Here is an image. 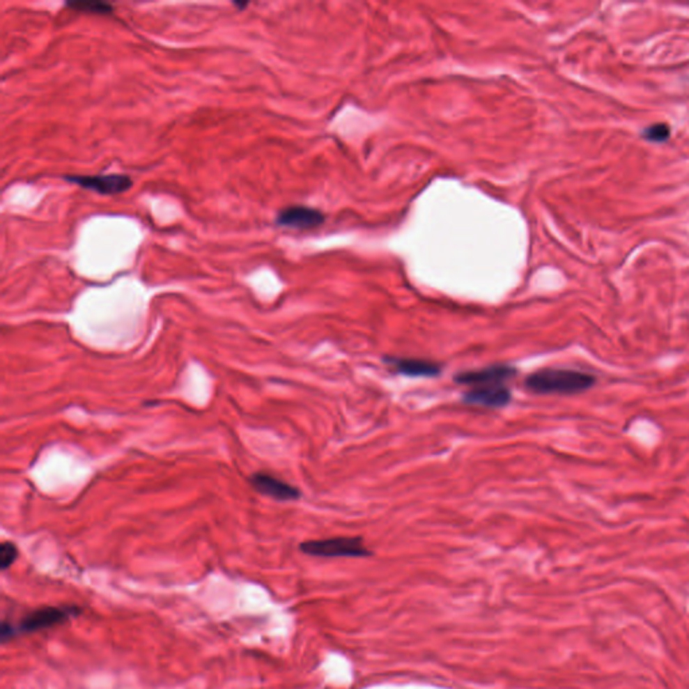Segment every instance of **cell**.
<instances>
[{
    "mask_svg": "<svg viewBox=\"0 0 689 689\" xmlns=\"http://www.w3.org/2000/svg\"><path fill=\"white\" fill-rule=\"evenodd\" d=\"M595 376L575 369L545 368L525 378V388L536 394H576L595 385Z\"/></svg>",
    "mask_w": 689,
    "mask_h": 689,
    "instance_id": "6da1fadb",
    "label": "cell"
},
{
    "mask_svg": "<svg viewBox=\"0 0 689 689\" xmlns=\"http://www.w3.org/2000/svg\"><path fill=\"white\" fill-rule=\"evenodd\" d=\"M299 550L316 557H368L372 555L362 537H332L323 540H309L300 544Z\"/></svg>",
    "mask_w": 689,
    "mask_h": 689,
    "instance_id": "7a4b0ae2",
    "label": "cell"
},
{
    "mask_svg": "<svg viewBox=\"0 0 689 689\" xmlns=\"http://www.w3.org/2000/svg\"><path fill=\"white\" fill-rule=\"evenodd\" d=\"M79 609L77 606H46L27 614L18 625H13V635H18L20 633H34V631L45 630L59 624L69 621L70 618L79 615Z\"/></svg>",
    "mask_w": 689,
    "mask_h": 689,
    "instance_id": "3957f363",
    "label": "cell"
},
{
    "mask_svg": "<svg viewBox=\"0 0 689 689\" xmlns=\"http://www.w3.org/2000/svg\"><path fill=\"white\" fill-rule=\"evenodd\" d=\"M517 369L509 364H493L489 366L465 371L454 376V382L467 387H481L490 384H506L508 380L516 377Z\"/></svg>",
    "mask_w": 689,
    "mask_h": 689,
    "instance_id": "277c9868",
    "label": "cell"
},
{
    "mask_svg": "<svg viewBox=\"0 0 689 689\" xmlns=\"http://www.w3.org/2000/svg\"><path fill=\"white\" fill-rule=\"evenodd\" d=\"M65 179L82 189L96 192L102 196L121 194L132 187V179L124 174L111 176H65Z\"/></svg>",
    "mask_w": 689,
    "mask_h": 689,
    "instance_id": "5b68a950",
    "label": "cell"
},
{
    "mask_svg": "<svg viewBox=\"0 0 689 689\" xmlns=\"http://www.w3.org/2000/svg\"><path fill=\"white\" fill-rule=\"evenodd\" d=\"M512 392L506 384H490L473 387L462 396V401L467 405H478L485 408H501L511 403Z\"/></svg>",
    "mask_w": 689,
    "mask_h": 689,
    "instance_id": "8992f818",
    "label": "cell"
},
{
    "mask_svg": "<svg viewBox=\"0 0 689 689\" xmlns=\"http://www.w3.org/2000/svg\"><path fill=\"white\" fill-rule=\"evenodd\" d=\"M249 483L257 493L276 501H295L300 498L297 488L276 478L272 474L257 472L249 477Z\"/></svg>",
    "mask_w": 689,
    "mask_h": 689,
    "instance_id": "52a82bcc",
    "label": "cell"
},
{
    "mask_svg": "<svg viewBox=\"0 0 689 689\" xmlns=\"http://www.w3.org/2000/svg\"><path fill=\"white\" fill-rule=\"evenodd\" d=\"M382 361L396 373L408 377H436L442 373V365L430 359L387 355Z\"/></svg>",
    "mask_w": 689,
    "mask_h": 689,
    "instance_id": "ba28073f",
    "label": "cell"
},
{
    "mask_svg": "<svg viewBox=\"0 0 689 689\" xmlns=\"http://www.w3.org/2000/svg\"><path fill=\"white\" fill-rule=\"evenodd\" d=\"M325 221V216L313 208L290 206L279 212L276 224L293 229H313Z\"/></svg>",
    "mask_w": 689,
    "mask_h": 689,
    "instance_id": "9c48e42d",
    "label": "cell"
},
{
    "mask_svg": "<svg viewBox=\"0 0 689 689\" xmlns=\"http://www.w3.org/2000/svg\"><path fill=\"white\" fill-rule=\"evenodd\" d=\"M66 6L75 11L79 13H86V14H93V15H108L114 13V7L109 3L105 1H69Z\"/></svg>",
    "mask_w": 689,
    "mask_h": 689,
    "instance_id": "30bf717a",
    "label": "cell"
},
{
    "mask_svg": "<svg viewBox=\"0 0 689 689\" xmlns=\"http://www.w3.org/2000/svg\"><path fill=\"white\" fill-rule=\"evenodd\" d=\"M18 548L14 543L11 541H4L1 545H0V567H1V571H6L7 568H10L15 560L18 559Z\"/></svg>",
    "mask_w": 689,
    "mask_h": 689,
    "instance_id": "8fae6325",
    "label": "cell"
},
{
    "mask_svg": "<svg viewBox=\"0 0 689 689\" xmlns=\"http://www.w3.org/2000/svg\"><path fill=\"white\" fill-rule=\"evenodd\" d=\"M669 127L665 124H656L647 128L645 131V138L650 141H664L669 138Z\"/></svg>",
    "mask_w": 689,
    "mask_h": 689,
    "instance_id": "7c38bea8",
    "label": "cell"
},
{
    "mask_svg": "<svg viewBox=\"0 0 689 689\" xmlns=\"http://www.w3.org/2000/svg\"><path fill=\"white\" fill-rule=\"evenodd\" d=\"M235 6L238 7V8H242V7H247V6H248V3H238V1H236V3H235Z\"/></svg>",
    "mask_w": 689,
    "mask_h": 689,
    "instance_id": "4fadbf2b",
    "label": "cell"
}]
</instances>
